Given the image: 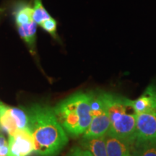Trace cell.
<instances>
[{
  "instance_id": "cell-1",
  "label": "cell",
  "mask_w": 156,
  "mask_h": 156,
  "mask_svg": "<svg viewBox=\"0 0 156 156\" xmlns=\"http://www.w3.org/2000/svg\"><path fill=\"white\" fill-rule=\"evenodd\" d=\"M28 130L35 142L37 156H56L67 145L68 136L54 108L36 104L26 110Z\"/></svg>"
},
{
  "instance_id": "cell-2",
  "label": "cell",
  "mask_w": 156,
  "mask_h": 156,
  "mask_svg": "<svg viewBox=\"0 0 156 156\" xmlns=\"http://www.w3.org/2000/svg\"><path fill=\"white\" fill-rule=\"evenodd\" d=\"M93 95V92L76 93L54 108L58 122L70 136H80L88 128L92 120L90 105Z\"/></svg>"
},
{
  "instance_id": "cell-3",
  "label": "cell",
  "mask_w": 156,
  "mask_h": 156,
  "mask_svg": "<svg viewBox=\"0 0 156 156\" xmlns=\"http://www.w3.org/2000/svg\"><path fill=\"white\" fill-rule=\"evenodd\" d=\"M101 93L110 119V127L107 133L134 143L136 114L132 100L114 93Z\"/></svg>"
},
{
  "instance_id": "cell-4",
  "label": "cell",
  "mask_w": 156,
  "mask_h": 156,
  "mask_svg": "<svg viewBox=\"0 0 156 156\" xmlns=\"http://www.w3.org/2000/svg\"><path fill=\"white\" fill-rule=\"evenodd\" d=\"M91 116L92 120L83 134V138L99 137L104 136L110 127V119L102 93H93L91 101Z\"/></svg>"
},
{
  "instance_id": "cell-5",
  "label": "cell",
  "mask_w": 156,
  "mask_h": 156,
  "mask_svg": "<svg viewBox=\"0 0 156 156\" xmlns=\"http://www.w3.org/2000/svg\"><path fill=\"white\" fill-rule=\"evenodd\" d=\"M9 154L11 156H29L35 152V142L28 129H19L9 135Z\"/></svg>"
},
{
  "instance_id": "cell-6",
  "label": "cell",
  "mask_w": 156,
  "mask_h": 156,
  "mask_svg": "<svg viewBox=\"0 0 156 156\" xmlns=\"http://www.w3.org/2000/svg\"><path fill=\"white\" fill-rule=\"evenodd\" d=\"M156 138V109L136 114V140L140 141Z\"/></svg>"
},
{
  "instance_id": "cell-7",
  "label": "cell",
  "mask_w": 156,
  "mask_h": 156,
  "mask_svg": "<svg viewBox=\"0 0 156 156\" xmlns=\"http://www.w3.org/2000/svg\"><path fill=\"white\" fill-rule=\"evenodd\" d=\"M108 156H130L134 143L109 133L105 134Z\"/></svg>"
},
{
  "instance_id": "cell-8",
  "label": "cell",
  "mask_w": 156,
  "mask_h": 156,
  "mask_svg": "<svg viewBox=\"0 0 156 156\" xmlns=\"http://www.w3.org/2000/svg\"><path fill=\"white\" fill-rule=\"evenodd\" d=\"M132 105L136 114L156 109V83L148 85L139 98L132 101Z\"/></svg>"
},
{
  "instance_id": "cell-9",
  "label": "cell",
  "mask_w": 156,
  "mask_h": 156,
  "mask_svg": "<svg viewBox=\"0 0 156 156\" xmlns=\"http://www.w3.org/2000/svg\"><path fill=\"white\" fill-rule=\"evenodd\" d=\"M0 130L8 135L14 134L18 129L9 106L0 102Z\"/></svg>"
},
{
  "instance_id": "cell-10",
  "label": "cell",
  "mask_w": 156,
  "mask_h": 156,
  "mask_svg": "<svg viewBox=\"0 0 156 156\" xmlns=\"http://www.w3.org/2000/svg\"><path fill=\"white\" fill-rule=\"evenodd\" d=\"M80 144L84 149L90 152L93 156H108L105 135L99 137L83 138Z\"/></svg>"
},
{
  "instance_id": "cell-11",
  "label": "cell",
  "mask_w": 156,
  "mask_h": 156,
  "mask_svg": "<svg viewBox=\"0 0 156 156\" xmlns=\"http://www.w3.org/2000/svg\"><path fill=\"white\" fill-rule=\"evenodd\" d=\"M20 36L28 44L31 53L34 54L35 44L36 39V27L37 23L34 20L23 25H18Z\"/></svg>"
},
{
  "instance_id": "cell-12",
  "label": "cell",
  "mask_w": 156,
  "mask_h": 156,
  "mask_svg": "<svg viewBox=\"0 0 156 156\" xmlns=\"http://www.w3.org/2000/svg\"><path fill=\"white\" fill-rule=\"evenodd\" d=\"M131 156H156V138L145 141L135 140Z\"/></svg>"
},
{
  "instance_id": "cell-13",
  "label": "cell",
  "mask_w": 156,
  "mask_h": 156,
  "mask_svg": "<svg viewBox=\"0 0 156 156\" xmlns=\"http://www.w3.org/2000/svg\"><path fill=\"white\" fill-rule=\"evenodd\" d=\"M15 20L18 25H23L30 23L34 20V9L25 6L20 9L15 15Z\"/></svg>"
},
{
  "instance_id": "cell-14",
  "label": "cell",
  "mask_w": 156,
  "mask_h": 156,
  "mask_svg": "<svg viewBox=\"0 0 156 156\" xmlns=\"http://www.w3.org/2000/svg\"><path fill=\"white\" fill-rule=\"evenodd\" d=\"M9 111L12 116L14 117L18 129H28V119L26 112L23 111V109L10 106H9Z\"/></svg>"
},
{
  "instance_id": "cell-15",
  "label": "cell",
  "mask_w": 156,
  "mask_h": 156,
  "mask_svg": "<svg viewBox=\"0 0 156 156\" xmlns=\"http://www.w3.org/2000/svg\"><path fill=\"white\" fill-rule=\"evenodd\" d=\"M50 15L43 7L41 0H35L34 8V20L37 25H41L44 21L51 18Z\"/></svg>"
},
{
  "instance_id": "cell-16",
  "label": "cell",
  "mask_w": 156,
  "mask_h": 156,
  "mask_svg": "<svg viewBox=\"0 0 156 156\" xmlns=\"http://www.w3.org/2000/svg\"><path fill=\"white\" fill-rule=\"evenodd\" d=\"M40 25L45 30L47 31L48 34L51 35L54 38H57V35H56V22L55 20L51 17L50 19L44 21Z\"/></svg>"
},
{
  "instance_id": "cell-17",
  "label": "cell",
  "mask_w": 156,
  "mask_h": 156,
  "mask_svg": "<svg viewBox=\"0 0 156 156\" xmlns=\"http://www.w3.org/2000/svg\"><path fill=\"white\" fill-rule=\"evenodd\" d=\"M65 156H93V155L87 150L83 149L78 146H75Z\"/></svg>"
},
{
  "instance_id": "cell-18",
  "label": "cell",
  "mask_w": 156,
  "mask_h": 156,
  "mask_svg": "<svg viewBox=\"0 0 156 156\" xmlns=\"http://www.w3.org/2000/svg\"><path fill=\"white\" fill-rule=\"evenodd\" d=\"M9 155V145L0 147V156H7Z\"/></svg>"
},
{
  "instance_id": "cell-19",
  "label": "cell",
  "mask_w": 156,
  "mask_h": 156,
  "mask_svg": "<svg viewBox=\"0 0 156 156\" xmlns=\"http://www.w3.org/2000/svg\"><path fill=\"white\" fill-rule=\"evenodd\" d=\"M6 145H8V142L6 140L5 136L2 134H0V147Z\"/></svg>"
},
{
  "instance_id": "cell-20",
  "label": "cell",
  "mask_w": 156,
  "mask_h": 156,
  "mask_svg": "<svg viewBox=\"0 0 156 156\" xmlns=\"http://www.w3.org/2000/svg\"><path fill=\"white\" fill-rule=\"evenodd\" d=\"M7 156H11V155H9H9H7Z\"/></svg>"
},
{
  "instance_id": "cell-21",
  "label": "cell",
  "mask_w": 156,
  "mask_h": 156,
  "mask_svg": "<svg viewBox=\"0 0 156 156\" xmlns=\"http://www.w3.org/2000/svg\"><path fill=\"white\" fill-rule=\"evenodd\" d=\"M130 156H131V155H130Z\"/></svg>"
}]
</instances>
